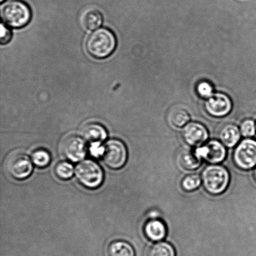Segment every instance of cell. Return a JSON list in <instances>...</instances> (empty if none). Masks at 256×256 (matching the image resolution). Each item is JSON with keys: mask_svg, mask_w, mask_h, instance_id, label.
<instances>
[{"mask_svg": "<svg viewBox=\"0 0 256 256\" xmlns=\"http://www.w3.org/2000/svg\"><path fill=\"white\" fill-rule=\"evenodd\" d=\"M102 157L108 167L114 170L120 169L126 164L128 159L126 145L121 140H110L105 144Z\"/></svg>", "mask_w": 256, "mask_h": 256, "instance_id": "cell-5", "label": "cell"}, {"mask_svg": "<svg viewBox=\"0 0 256 256\" xmlns=\"http://www.w3.org/2000/svg\"><path fill=\"white\" fill-rule=\"evenodd\" d=\"M190 120L189 114L184 110H176L170 116V122L176 127L182 128L188 124Z\"/></svg>", "mask_w": 256, "mask_h": 256, "instance_id": "cell-20", "label": "cell"}, {"mask_svg": "<svg viewBox=\"0 0 256 256\" xmlns=\"http://www.w3.org/2000/svg\"><path fill=\"white\" fill-rule=\"evenodd\" d=\"M148 256H176V252L169 243L158 242L150 248Z\"/></svg>", "mask_w": 256, "mask_h": 256, "instance_id": "cell-18", "label": "cell"}, {"mask_svg": "<svg viewBox=\"0 0 256 256\" xmlns=\"http://www.w3.org/2000/svg\"><path fill=\"white\" fill-rule=\"evenodd\" d=\"M6 169L10 176L18 180H22L31 175L34 167L31 160L26 154L14 153L8 158Z\"/></svg>", "mask_w": 256, "mask_h": 256, "instance_id": "cell-7", "label": "cell"}, {"mask_svg": "<svg viewBox=\"0 0 256 256\" xmlns=\"http://www.w3.org/2000/svg\"><path fill=\"white\" fill-rule=\"evenodd\" d=\"M202 178L197 174L186 176L180 182L182 189L186 192H192L196 190L202 184Z\"/></svg>", "mask_w": 256, "mask_h": 256, "instance_id": "cell-19", "label": "cell"}, {"mask_svg": "<svg viewBox=\"0 0 256 256\" xmlns=\"http://www.w3.org/2000/svg\"><path fill=\"white\" fill-rule=\"evenodd\" d=\"M32 162L37 167L45 168L51 162V156L44 150H38L32 153Z\"/></svg>", "mask_w": 256, "mask_h": 256, "instance_id": "cell-21", "label": "cell"}, {"mask_svg": "<svg viewBox=\"0 0 256 256\" xmlns=\"http://www.w3.org/2000/svg\"><path fill=\"white\" fill-rule=\"evenodd\" d=\"M4 1H5V0H0V2H4Z\"/></svg>", "mask_w": 256, "mask_h": 256, "instance_id": "cell-28", "label": "cell"}, {"mask_svg": "<svg viewBox=\"0 0 256 256\" xmlns=\"http://www.w3.org/2000/svg\"><path fill=\"white\" fill-rule=\"evenodd\" d=\"M202 180L208 192L212 195H220L227 190L230 182V175L222 166L212 164L203 170Z\"/></svg>", "mask_w": 256, "mask_h": 256, "instance_id": "cell-3", "label": "cell"}, {"mask_svg": "<svg viewBox=\"0 0 256 256\" xmlns=\"http://www.w3.org/2000/svg\"><path fill=\"white\" fill-rule=\"evenodd\" d=\"M82 138L92 142H101L106 139L108 132L102 125L97 122H91L82 128Z\"/></svg>", "mask_w": 256, "mask_h": 256, "instance_id": "cell-13", "label": "cell"}, {"mask_svg": "<svg viewBox=\"0 0 256 256\" xmlns=\"http://www.w3.org/2000/svg\"><path fill=\"white\" fill-rule=\"evenodd\" d=\"M62 145V154L72 162L82 160L86 154V147L84 139L76 136L67 137Z\"/></svg>", "mask_w": 256, "mask_h": 256, "instance_id": "cell-9", "label": "cell"}, {"mask_svg": "<svg viewBox=\"0 0 256 256\" xmlns=\"http://www.w3.org/2000/svg\"><path fill=\"white\" fill-rule=\"evenodd\" d=\"M235 164L242 170L252 169L256 166V140L247 138L240 142L233 154Z\"/></svg>", "mask_w": 256, "mask_h": 256, "instance_id": "cell-6", "label": "cell"}, {"mask_svg": "<svg viewBox=\"0 0 256 256\" xmlns=\"http://www.w3.org/2000/svg\"><path fill=\"white\" fill-rule=\"evenodd\" d=\"M232 102L226 94H213L206 102L205 108L212 116L223 117L230 114L232 110Z\"/></svg>", "mask_w": 256, "mask_h": 256, "instance_id": "cell-11", "label": "cell"}, {"mask_svg": "<svg viewBox=\"0 0 256 256\" xmlns=\"http://www.w3.org/2000/svg\"><path fill=\"white\" fill-rule=\"evenodd\" d=\"M184 142L190 146H202L209 138L206 128L199 122H192L186 125L182 130Z\"/></svg>", "mask_w": 256, "mask_h": 256, "instance_id": "cell-10", "label": "cell"}, {"mask_svg": "<svg viewBox=\"0 0 256 256\" xmlns=\"http://www.w3.org/2000/svg\"><path fill=\"white\" fill-rule=\"evenodd\" d=\"M1 16L8 26L22 28L31 20L32 11L28 5L22 0H10L2 5Z\"/></svg>", "mask_w": 256, "mask_h": 256, "instance_id": "cell-2", "label": "cell"}, {"mask_svg": "<svg viewBox=\"0 0 256 256\" xmlns=\"http://www.w3.org/2000/svg\"><path fill=\"white\" fill-rule=\"evenodd\" d=\"M55 173L60 179L69 180L74 176V168L69 162H60L55 167Z\"/></svg>", "mask_w": 256, "mask_h": 256, "instance_id": "cell-22", "label": "cell"}, {"mask_svg": "<svg viewBox=\"0 0 256 256\" xmlns=\"http://www.w3.org/2000/svg\"><path fill=\"white\" fill-rule=\"evenodd\" d=\"M104 21L102 15L98 10L89 8L85 10L80 18V22L84 29L92 31L98 29Z\"/></svg>", "mask_w": 256, "mask_h": 256, "instance_id": "cell-14", "label": "cell"}, {"mask_svg": "<svg viewBox=\"0 0 256 256\" xmlns=\"http://www.w3.org/2000/svg\"><path fill=\"white\" fill-rule=\"evenodd\" d=\"M254 177H255V179L256 180V170H254Z\"/></svg>", "mask_w": 256, "mask_h": 256, "instance_id": "cell-27", "label": "cell"}, {"mask_svg": "<svg viewBox=\"0 0 256 256\" xmlns=\"http://www.w3.org/2000/svg\"><path fill=\"white\" fill-rule=\"evenodd\" d=\"M0 42L2 44H6L11 41L12 34L11 30L4 24H1V36Z\"/></svg>", "mask_w": 256, "mask_h": 256, "instance_id": "cell-25", "label": "cell"}, {"mask_svg": "<svg viewBox=\"0 0 256 256\" xmlns=\"http://www.w3.org/2000/svg\"><path fill=\"white\" fill-rule=\"evenodd\" d=\"M194 150L200 159L212 164H219L226 156L224 145L217 140H210L205 145L196 148Z\"/></svg>", "mask_w": 256, "mask_h": 256, "instance_id": "cell-8", "label": "cell"}, {"mask_svg": "<svg viewBox=\"0 0 256 256\" xmlns=\"http://www.w3.org/2000/svg\"><path fill=\"white\" fill-rule=\"evenodd\" d=\"M110 256H134V250L129 243L122 240H116L110 244Z\"/></svg>", "mask_w": 256, "mask_h": 256, "instance_id": "cell-17", "label": "cell"}, {"mask_svg": "<svg viewBox=\"0 0 256 256\" xmlns=\"http://www.w3.org/2000/svg\"><path fill=\"white\" fill-rule=\"evenodd\" d=\"M75 174L80 184L88 189H96L104 180V172L99 164L94 160H82L78 164Z\"/></svg>", "mask_w": 256, "mask_h": 256, "instance_id": "cell-4", "label": "cell"}, {"mask_svg": "<svg viewBox=\"0 0 256 256\" xmlns=\"http://www.w3.org/2000/svg\"><path fill=\"white\" fill-rule=\"evenodd\" d=\"M117 41L114 32L106 28L94 30L88 38L86 48L92 57L104 59L116 49Z\"/></svg>", "mask_w": 256, "mask_h": 256, "instance_id": "cell-1", "label": "cell"}, {"mask_svg": "<svg viewBox=\"0 0 256 256\" xmlns=\"http://www.w3.org/2000/svg\"><path fill=\"white\" fill-rule=\"evenodd\" d=\"M90 152L94 156H102L104 154V147L102 146L100 142H92Z\"/></svg>", "mask_w": 256, "mask_h": 256, "instance_id": "cell-26", "label": "cell"}, {"mask_svg": "<svg viewBox=\"0 0 256 256\" xmlns=\"http://www.w3.org/2000/svg\"><path fill=\"white\" fill-rule=\"evenodd\" d=\"M146 237L150 242H160L166 236L168 230L164 220L160 219H150L144 225Z\"/></svg>", "mask_w": 256, "mask_h": 256, "instance_id": "cell-12", "label": "cell"}, {"mask_svg": "<svg viewBox=\"0 0 256 256\" xmlns=\"http://www.w3.org/2000/svg\"><path fill=\"white\" fill-rule=\"evenodd\" d=\"M180 167L186 170H197L202 164V160L198 156L194 150H185L178 156Z\"/></svg>", "mask_w": 256, "mask_h": 256, "instance_id": "cell-15", "label": "cell"}, {"mask_svg": "<svg viewBox=\"0 0 256 256\" xmlns=\"http://www.w3.org/2000/svg\"><path fill=\"white\" fill-rule=\"evenodd\" d=\"M197 92L200 97L209 98L213 94V88L210 82H202L198 85Z\"/></svg>", "mask_w": 256, "mask_h": 256, "instance_id": "cell-24", "label": "cell"}, {"mask_svg": "<svg viewBox=\"0 0 256 256\" xmlns=\"http://www.w3.org/2000/svg\"><path fill=\"white\" fill-rule=\"evenodd\" d=\"M256 126L252 120H247L242 122L240 125V133L246 138L254 136L256 134Z\"/></svg>", "mask_w": 256, "mask_h": 256, "instance_id": "cell-23", "label": "cell"}, {"mask_svg": "<svg viewBox=\"0 0 256 256\" xmlns=\"http://www.w3.org/2000/svg\"><path fill=\"white\" fill-rule=\"evenodd\" d=\"M240 130L234 124H227L220 130V139L225 146L232 148L240 142Z\"/></svg>", "mask_w": 256, "mask_h": 256, "instance_id": "cell-16", "label": "cell"}]
</instances>
